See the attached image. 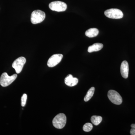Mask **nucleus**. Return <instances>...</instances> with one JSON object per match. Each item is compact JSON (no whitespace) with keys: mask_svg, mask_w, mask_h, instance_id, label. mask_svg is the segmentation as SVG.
<instances>
[{"mask_svg":"<svg viewBox=\"0 0 135 135\" xmlns=\"http://www.w3.org/2000/svg\"><path fill=\"white\" fill-rule=\"evenodd\" d=\"M131 127L130 131L131 135H135V124H131Z\"/></svg>","mask_w":135,"mask_h":135,"instance_id":"nucleus-17","label":"nucleus"},{"mask_svg":"<svg viewBox=\"0 0 135 135\" xmlns=\"http://www.w3.org/2000/svg\"><path fill=\"white\" fill-rule=\"evenodd\" d=\"M26 62V58L23 57H20L14 61L12 63V67L16 70L17 74H19L22 71Z\"/></svg>","mask_w":135,"mask_h":135,"instance_id":"nucleus-7","label":"nucleus"},{"mask_svg":"<svg viewBox=\"0 0 135 135\" xmlns=\"http://www.w3.org/2000/svg\"><path fill=\"white\" fill-rule=\"evenodd\" d=\"M99 30L97 28H92L89 29L85 32V35L89 38H93L98 35Z\"/></svg>","mask_w":135,"mask_h":135,"instance_id":"nucleus-12","label":"nucleus"},{"mask_svg":"<svg viewBox=\"0 0 135 135\" xmlns=\"http://www.w3.org/2000/svg\"><path fill=\"white\" fill-rule=\"evenodd\" d=\"M49 7L51 10L57 12H63L67 9V5L62 2L56 1L51 2L49 4Z\"/></svg>","mask_w":135,"mask_h":135,"instance_id":"nucleus-5","label":"nucleus"},{"mask_svg":"<svg viewBox=\"0 0 135 135\" xmlns=\"http://www.w3.org/2000/svg\"><path fill=\"white\" fill-rule=\"evenodd\" d=\"M103 120L102 117L100 116H93L91 118L92 123L95 126L99 125Z\"/></svg>","mask_w":135,"mask_h":135,"instance_id":"nucleus-14","label":"nucleus"},{"mask_svg":"<svg viewBox=\"0 0 135 135\" xmlns=\"http://www.w3.org/2000/svg\"><path fill=\"white\" fill-rule=\"evenodd\" d=\"M104 15L107 17L112 19H120L123 16V14L120 10L116 8L107 9L104 12Z\"/></svg>","mask_w":135,"mask_h":135,"instance_id":"nucleus-4","label":"nucleus"},{"mask_svg":"<svg viewBox=\"0 0 135 135\" xmlns=\"http://www.w3.org/2000/svg\"><path fill=\"white\" fill-rule=\"evenodd\" d=\"M17 74L9 76L7 73H4L2 74L0 78V84L3 87H7L11 84L16 79Z\"/></svg>","mask_w":135,"mask_h":135,"instance_id":"nucleus-3","label":"nucleus"},{"mask_svg":"<svg viewBox=\"0 0 135 135\" xmlns=\"http://www.w3.org/2000/svg\"><path fill=\"white\" fill-rule=\"evenodd\" d=\"M93 128V126L92 123H86L83 127V130L85 132H89L92 130Z\"/></svg>","mask_w":135,"mask_h":135,"instance_id":"nucleus-15","label":"nucleus"},{"mask_svg":"<svg viewBox=\"0 0 135 135\" xmlns=\"http://www.w3.org/2000/svg\"><path fill=\"white\" fill-rule=\"evenodd\" d=\"M27 99V95L25 94H23L21 98V105L22 107H24L25 105Z\"/></svg>","mask_w":135,"mask_h":135,"instance_id":"nucleus-16","label":"nucleus"},{"mask_svg":"<svg viewBox=\"0 0 135 135\" xmlns=\"http://www.w3.org/2000/svg\"><path fill=\"white\" fill-rule=\"evenodd\" d=\"M108 98L113 103L116 105H120L122 103V98L118 92L113 90L108 92Z\"/></svg>","mask_w":135,"mask_h":135,"instance_id":"nucleus-6","label":"nucleus"},{"mask_svg":"<svg viewBox=\"0 0 135 135\" xmlns=\"http://www.w3.org/2000/svg\"><path fill=\"white\" fill-rule=\"evenodd\" d=\"M66 122V117L64 114L60 113L57 115L53 120V126L57 129L64 127Z\"/></svg>","mask_w":135,"mask_h":135,"instance_id":"nucleus-1","label":"nucleus"},{"mask_svg":"<svg viewBox=\"0 0 135 135\" xmlns=\"http://www.w3.org/2000/svg\"><path fill=\"white\" fill-rule=\"evenodd\" d=\"M63 57L62 54H55L51 56L48 60V66L49 67H53L57 65L60 62Z\"/></svg>","mask_w":135,"mask_h":135,"instance_id":"nucleus-8","label":"nucleus"},{"mask_svg":"<svg viewBox=\"0 0 135 135\" xmlns=\"http://www.w3.org/2000/svg\"><path fill=\"white\" fill-rule=\"evenodd\" d=\"M129 65L126 60H124L120 66V73L122 77L124 79H127L128 77Z\"/></svg>","mask_w":135,"mask_h":135,"instance_id":"nucleus-9","label":"nucleus"},{"mask_svg":"<svg viewBox=\"0 0 135 135\" xmlns=\"http://www.w3.org/2000/svg\"><path fill=\"white\" fill-rule=\"evenodd\" d=\"M46 18V14L40 10L34 11L31 15V22L33 24H37L43 22Z\"/></svg>","mask_w":135,"mask_h":135,"instance_id":"nucleus-2","label":"nucleus"},{"mask_svg":"<svg viewBox=\"0 0 135 135\" xmlns=\"http://www.w3.org/2000/svg\"><path fill=\"white\" fill-rule=\"evenodd\" d=\"M103 47V45L100 43L94 44L92 46H90L88 48V51L89 53L98 51L101 50Z\"/></svg>","mask_w":135,"mask_h":135,"instance_id":"nucleus-11","label":"nucleus"},{"mask_svg":"<svg viewBox=\"0 0 135 135\" xmlns=\"http://www.w3.org/2000/svg\"><path fill=\"white\" fill-rule=\"evenodd\" d=\"M79 80L77 78H74L71 74L68 75L65 79V83L67 86L70 87L74 86L77 85Z\"/></svg>","mask_w":135,"mask_h":135,"instance_id":"nucleus-10","label":"nucleus"},{"mask_svg":"<svg viewBox=\"0 0 135 135\" xmlns=\"http://www.w3.org/2000/svg\"><path fill=\"white\" fill-rule=\"evenodd\" d=\"M95 88L94 87H92L90 88L88 92H87L86 95L84 97V100L85 102L89 101L90 99L92 98L94 95V92H95Z\"/></svg>","mask_w":135,"mask_h":135,"instance_id":"nucleus-13","label":"nucleus"}]
</instances>
